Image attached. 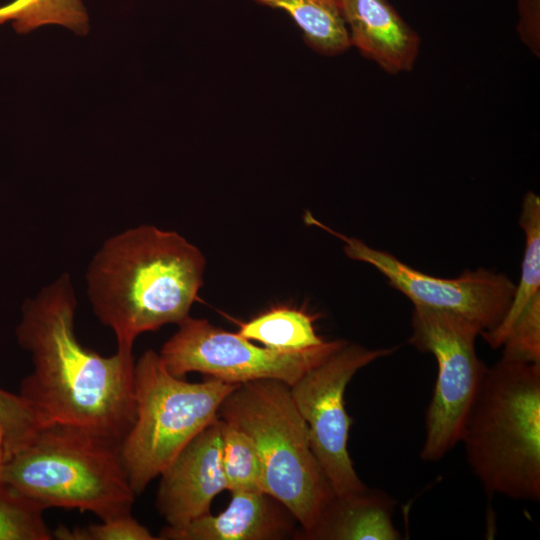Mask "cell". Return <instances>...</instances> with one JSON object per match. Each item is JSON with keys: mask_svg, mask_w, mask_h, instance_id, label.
<instances>
[{"mask_svg": "<svg viewBox=\"0 0 540 540\" xmlns=\"http://www.w3.org/2000/svg\"><path fill=\"white\" fill-rule=\"evenodd\" d=\"M76 307L68 273L23 303L16 338L33 367L18 394L43 424L77 427L121 444L135 420L133 352L105 357L83 346L75 334Z\"/></svg>", "mask_w": 540, "mask_h": 540, "instance_id": "cell-1", "label": "cell"}, {"mask_svg": "<svg viewBox=\"0 0 540 540\" xmlns=\"http://www.w3.org/2000/svg\"><path fill=\"white\" fill-rule=\"evenodd\" d=\"M203 253L175 231L141 225L108 238L92 258L88 296L117 350L133 352L135 339L189 316L203 284Z\"/></svg>", "mask_w": 540, "mask_h": 540, "instance_id": "cell-2", "label": "cell"}, {"mask_svg": "<svg viewBox=\"0 0 540 540\" xmlns=\"http://www.w3.org/2000/svg\"><path fill=\"white\" fill-rule=\"evenodd\" d=\"M460 442L485 490L540 499V363L501 359L483 375Z\"/></svg>", "mask_w": 540, "mask_h": 540, "instance_id": "cell-3", "label": "cell"}, {"mask_svg": "<svg viewBox=\"0 0 540 540\" xmlns=\"http://www.w3.org/2000/svg\"><path fill=\"white\" fill-rule=\"evenodd\" d=\"M119 448L77 427L44 424L6 460L3 484L43 510L78 509L101 520L131 514L136 494Z\"/></svg>", "mask_w": 540, "mask_h": 540, "instance_id": "cell-4", "label": "cell"}, {"mask_svg": "<svg viewBox=\"0 0 540 540\" xmlns=\"http://www.w3.org/2000/svg\"><path fill=\"white\" fill-rule=\"evenodd\" d=\"M218 417L251 438L263 465L266 493L289 510L307 535L335 493L311 448L290 386L274 379L239 384L223 400Z\"/></svg>", "mask_w": 540, "mask_h": 540, "instance_id": "cell-5", "label": "cell"}, {"mask_svg": "<svg viewBox=\"0 0 540 540\" xmlns=\"http://www.w3.org/2000/svg\"><path fill=\"white\" fill-rule=\"evenodd\" d=\"M238 385L211 377L187 382L172 375L155 351L142 354L134 368L135 420L119 448L136 495L218 417L223 400Z\"/></svg>", "mask_w": 540, "mask_h": 540, "instance_id": "cell-6", "label": "cell"}, {"mask_svg": "<svg viewBox=\"0 0 540 540\" xmlns=\"http://www.w3.org/2000/svg\"><path fill=\"white\" fill-rule=\"evenodd\" d=\"M409 344L431 353L437 378L425 417V438L420 457L443 458L460 436L486 366L478 358L475 340L481 330L466 318L443 311L414 307Z\"/></svg>", "mask_w": 540, "mask_h": 540, "instance_id": "cell-7", "label": "cell"}, {"mask_svg": "<svg viewBox=\"0 0 540 540\" xmlns=\"http://www.w3.org/2000/svg\"><path fill=\"white\" fill-rule=\"evenodd\" d=\"M347 341L325 340L301 351L284 352L257 346L238 333L225 331L206 319L186 317L163 344L159 357L174 376L199 372L227 383L274 379L292 386L308 370Z\"/></svg>", "mask_w": 540, "mask_h": 540, "instance_id": "cell-8", "label": "cell"}, {"mask_svg": "<svg viewBox=\"0 0 540 540\" xmlns=\"http://www.w3.org/2000/svg\"><path fill=\"white\" fill-rule=\"evenodd\" d=\"M395 350L369 349L347 341L290 386L293 401L307 425L311 448L337 497L367 487L347 450L353 421L345 409L346 387L360 369Z\"/></svg>", "mask_w": 540, "mask_h": 540, "instance_id": "cell-9", "label": "cell"}, {"mask_svg": "<svg viewBox=\"0 0 540 540\" xmlns=\"http://www.w3.org/2000/svg\"><path fill=\"white\" fill-rule=\"evenodd\" d=\"M304 221L343 241L347 257L372 265L414 307L462 316L475 324L481 333L500 323L512 301L515 284L504 274L478 268L465 270L456 278L431 276L386 251L374 249L355 237L331 229L309 212L304 215Z\"/></svg>", "mask_w": 540, "mask_h": 540, "instance_id": "cell-10", "label": "cell"}, {"mask_svg": "<svg viewBox=\"0 0 540 540\" xmlns=\"http://www.w3.org/2000/svg\"><path fill=\"white\" fill-rule=\"evenodd\" d=\"M221 420L196 435L160 474L156 507L170 528H181L210 513L226 483L221 463Z\"/></svg>", "mask_w": 540, "mask_h": 540, "instance_id": "cell-11", "label": "cell"}, {"mask_svg": "<svg viewBox=\"0 0 540 540\" xmlns=\"http://www.w3.org/2000/svg\"><path fill=\"white\" fill-rule=\"evenodd\" d=\"M227 508L207 513L181 528L164 527L162 540H277L293 533L296 519L276 498L264 491L231 492Z\"/></svg>", "mask_w": 540, "mask_h": 540, "instance_id": "cell-12", "label": "cell"}, {"mask_svg": "<svg viewBox=\"0 0 540 540\" xmlns=\"http://www.w3.org/2000/svg\"><path fill=\"white\" fill-rule=\"evenodd\" d=\"M351 46L385 72L413 69L420 51L418 33L388 0H338Z\"/></svg>", "mask_w": 540, "mask_h": 540, "instance_id": "cell-13", "label": "cell"}, {"mask_svg": "<svg viewBox=\"0 0 540 540\" xmlns=\"http://www.w3.org/2000/svg\"><path fill=\"white\" fill-rule=\"evenodd\" d=\"M396 502L379 489L337 497L330 502L307 539L398 540L392 515Z\"/></svg>", "mask_w": 540, "mask_h": 540, "instance_id": "cell-14", "label": "cell"}, {"mask_svg": "<svg viewBox=\"0 0 540 540\" xmlns=\"http://www.w3.org/2000/svg\"><path fill=\"white\" fill-rule=\"evenodd\" d=\"M288 13L305 43L323 56H337L350 47L349 33L338 0H251Z\"/></svg>", "mask_w": 540, "mask_h": 540, "instance_id": "cell-15", "label": "cell"}, {"mask_svg": "<svg viewBox=\"0 0 540 540\" xmlns=\"http://www.w3.org/2000/svg\"><path fill=\"white\" fill-rule=\"evenodd\" d=\"M519 224L525 233V249L521 276L510 306L500 323L480 335L492 347L499 348L516 317L531 300L540 293V198L528 191L522 202Z\"/></svg>", "mask_w": 540, "mask_h": 540, "instance_id": "cell-16", "label": "cell"}, {"mask_svg": "<svg viewBox=\"0 0 540 540\" xmlns=\"http://www.w3.org/2000/svg\"><path fill=\"white\" fill-rule=\"evenodd\" d=\"M319 315L288 306H276L240 324L238 334L267 348L301 352L321 345L325 340L314 327Z\"/></svg>", "mask_w": 540, "mask_h": 540, "instance_id": "cell-17", "label": "cell"}, {"mask_svg": "<svg viewBox=\"0 0 540 540\" xmlns=\"http://www.w3.org/2000/svg\"><path fill=\"white\" fill-rule=\"evenodd\" d=\"M11 22L18 34L47 25L65 27L86 36L90 19L82 0H12L0 6V25Z\"/></svg>", "mask_w": 540, "mask_h": 540, "instance_id": "cell-18", "label": "cell"}, {"mask_svg": "<svg viewBox=\"0 0 540 540\" xmlns=\"http://www.w3.org/2000/svg\"><path fill=\"white\" fill-rule=\"evenodd\" d=\"M220 420L221 463L226 490L266 492L263 465L253 441L237 427Z\"/></svg>", "mask_w": 540, "mask_h": 540, "instance_id": "cell-19", "label": "cell"}, {"mask_svg": "<svg viewBox=\"0 0 540 540\" xmlns=\"http://www.w3.org/2000/svg\"><path fill=\"white\" fill-rule=\"evenodd\" d=\"M43 509L5 484L0 486V540H51Z\"/></svg>", "mask_w": 540, "mask_h": 540, "instance_id": "cell-20", "label": "cell"}, {"mask_svg": "<svg viewBox=\"0 0 540 540\" xmlns=\"http://www.w3.org/2000/svg\"><path fill=\"white\" fill-rule=\"evenodd\" d=\"M502 346V358L506 360L540 363V293L513 321Z\"/></svg>", "mask_w": 540, "mask_h": 540, "instance_id": "cell-21", "label": "cell"}, {"mask_svg": "<svg viewBox=\"0 0 540 540\" xmlns=\"http://www.w3.org/2000/svg\"><path fill=\"white\" fill-rule=\"evenodd\" d=\"M0 424L4 432L6 460L23 448L44 425L33 408L18 393L1 388Z\"/></svg>", "mask_w": 540, "mask_h": 540, "instance_id": "cell-22", "label": "cell"}, {"mask_svg": "<svg viewBox=\"0 0 540 540\" xmlns=\"http://www.w3.org/2000/svg\"><path fill=\"white\" fill-rule=\"evenodd\" d=\"M53 538L60 540H157L145 526L131 514L101 520V523L68 529L59 526Z\"/></svg>", "mask_w": 540, "mask_h": 540, "instance_id": "cell-23", "label": "cell"}, {"mask_svg": "<svg viewBox=\"0 0 540 540\" xmlns=\"http://www.w3.org/2000/svg\"><path fill=\"white\" fill-rule=\"evenodd\" d=\"M518 32L521 40L539 56V0H519Z\"/></svg>", "mask_w": 540, "mask_h": 540, "instance_id": "cell-24", "label": "cell"}, {"mask_svg": "<svg viewBox=\"0 0 540 540\" xmlns=\"http://www.w3.org/2000/svg\"><path fill=\"white\" fill-rule=\"evenodd\" d=\"M4 432L0 424V486L3 485V471L5 466Z\"/></svg>", "mask_w": 540, "mask_h": 540, "instance_id": "cell-25", "label": "cell"}]
</instances>
